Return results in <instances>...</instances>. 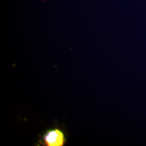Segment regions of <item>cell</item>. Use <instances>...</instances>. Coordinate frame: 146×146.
<instances>
[{
  "label": "cell",
  "instance_id": "obj_1",
  "mask_svg": "<svg viewBox=\"0 0 146 146\" xmlns=\"http://www.w3.org/2000/svg\"><path fill=\"white\" fill-rule=\"evenodd\" d=\"M66 143V137L59 129H52L43 135L41 143L47 146H63Z\"/></svg>",
  "mask_w": 146,
  "mask_h": 146
}]
</instances>
